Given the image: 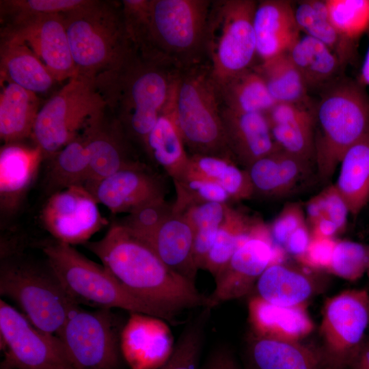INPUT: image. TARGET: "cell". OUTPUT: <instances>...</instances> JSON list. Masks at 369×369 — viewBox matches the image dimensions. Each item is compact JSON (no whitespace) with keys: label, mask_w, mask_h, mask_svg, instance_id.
<instances>
[{"label":"cell","mask_w":369,"mask_h":369,"mask_svg":"<svg viewBox=\"0 0 369 369\" xmlns=\"http://www.w3.org/2000/svg\"><path fill=\"white\" fill-rule=\"evenodd\" d=\"M130 292L163 313L173 323L182 311L207 307L195 284L169 269L152 247L113 222L99 240L84 243Z\"/></svg>","instance_id":"cell-1"},{"label":"cell","mask_w":369,"mask_h":369,"mask_svg":"<svg viewBox=\"0 0 369 369\" xmlns=\"http://www.w3.org/2000/svg\"><path fill=\"white\" fill-rule=\"evenodd\" d=\"M180 71L133 51L120 67L94 79L106 109L129 141L144 151L150 133L174 95Z\"/></svg>","instance_id":"cell-2"},{"label":"cell","mask_w":369,"mask_h":369,"mask_svg":"<svg viewBox=\"0 0 369 369\" xmlns=\"http://www.w3.org/2000/svg\"><path fill=\"white\" fill-rule=\"evenodd\" d=\"M345 75L322 90L314 102L315 165L328 181L346 151L369 133V96Z\"/></svg>","instance_id":"cell-3"},{"label":"cell","mask_w":369,"mask_h":369,"mask_svg":"<svg viewBox=\"0 0 369 369\" xmlns=\"http://www.w3.org/2000/svg\"><path fill=\"white\" fill-rule=\"evenodd\" d=\"M76 76L94 80L120 67L134 51L128 40L122 6L87 0L63 13Z\"/></svg>","instance_id":"cell-4"},{"label":"cell","mask_w":369,"mask_h":369,"mask_svg":"<svg viewBox=\"0 0 369 369\" xmlns=\"http://www.w3.org/2000/svg\"><path fill=\"white\" fill-rule=\"evenodd\" d=\"M210 0H151L140 55L182 70L206 62Z\"/></svg>","instance_id":"cell-5"},{"label":"cell","mask_w":369,"mask_h":369,"mask_svg":"<svg viewBox=\"0 0 369 369\" xmlns=\"http://www.w3.org/2000/svg\"><path fill=\"white\" fill-rule=\"evenodd\" d=\"M221 109L218 89L206 62L179 72L174 113L191 155L217 156L234 161L226 144Z\"/></svg>","instance_id":"cell-6"},{"label":"cell","mask_w":369,"mask_h":369,"mask_svg":"<svg viewBox=\"0 0 369 369\" xmlns=\"http://www.w3.org/2000/svg\"><path fill=\"white\" fill-rule=\"evenodd\" d=\"M47 264L77 305L96 309L120 308L166 320L165 315L130 292L102 264L72 245L57 241L43 247Z\"/></svg>","instance_id":"cell-7"},{"label":"cell","mask_w":369,"mask_h":369,"mask_svg":"<svg viewBox=\"0 0 369 369\" xmlns=\"http://www.w3.org/2000/svg\"><path fill=\"white\" fill-rule=\"evenodd\" d=\"M254 0L212 1L206 38V62L217 87L253 67L257 57Z\"/></svg>","instance_id":"cell-8"},{"label":"cell","mask_w":369,"mask_h":369,"mask_svg":"<svg viewBox=\"0 0 369 369\" xmlns=\"http://www.w3.org/2000/svg\"><path fill=\"white\" fill-rule=\"evenodd\" d=\"M0 294L14 301L36 327L55 336L78 305L49 266L42 268L19 258L1 260Z\"/></svg>","instance_id":"cell-9"},{"label":"cell","mask_w":369,"mask_h":369,"mask_svg":"<svg viewBox=\"0 0 369 369\" xmlns=\"http://www.w3.org/2000/svg\"><path fill=\"white\" fill-rule=\"evenodd\" d=\"M105 110L94 81L75 76L40 108L31 137L49 159L72 141L89 120Z\"/></svg>","instance_id":"cell-10"},{"label":"cell","mask_w":369,"mask_h":369,"mask_svg":"<svg viewBox=\"0 0 369 369\" xmlns=\"http://www.w3.org/2000/svg\"><path fill=\"white\" fill-rule=\"evenodd\" d=\"M56 336L76 369H118L121 344L111 310L89 311L77 305Z\"/></svg>","instance_id":"cell-11"},{"label":"cell","mask_w":369,"mask_h":369,"mask_svg":"<svg viewBox=\"0 0 369 369\" xmlns=\"http://www.w3.org/2000/svg\"><path fill=\"white\" fill-rule=\"evenodd\" d=\"M0 331L5 353L1 369H76L57 336L36 327L2 299Z\"/></svg>","instance_id":"cell-12"},{"label":"cell","mask_w":369,"mask_h":369,"mask_svg":"<svg viewBox=\"0 0 369 369\" xmlns=\"http://www.w3.org/2000/svg\"><path fill=\"white\" fill-rule=\"evenodd\" d=\"M369 328V292L344 290L328 298L320 325V346L333 369H347Z\"/></svg>","instance_id":"cell-13"},{"label":"cell","mask_w":369,"mask_h":369,"mask_svg":"<svg viewBox=\"0 0 369 369\" xmlns=\"http://www.w3.org/2000/svg\"><path fill=\"white\" fill-rule=\"evenodd\" d=\"M279 260L277 246L269 227L260 221L252 236L234 254L222 273L215 279V287L207 296L211 310L225 302L249 295L269 266Z\"/></svg>","instance_id":"cell-14"},{"label":"cell","mask_w":369,"mask_h":369,"mask_svg":"<svg viewBox=\"0 0 369 369\" xmlns=\"http://www.w3.org/2000/svg\"><path fill=\"white\" fill-rule=\"evenodd\" d=\"M98 204L85 187H71L51 194L40 217L55 241L84 244L107 223Z\"/></svg>","instance_id":"cell-15"},{"label":"cell","mask_w":369,"mask_h":369,"mask_svg":"<svg viewBox=\"0 0 369 369\" xmlns=\"http://www.w3.org/2000/svg\"><path fill=\"white\" fill-rule=\"evenodd\" d=\"M1 37L27 44L57 81L76 76L62 14H44L5 25Z\"/></svg>","instance_id":"cell-16"},{"label":"cell","mask_w":369,"mask_h":369,"mask_svg":"<svg viewBox=\"0 0 369 369\" xmlns=\"http://www.w3.org/2000/svg\"><path fill=\"white\" fill-rule=\"evenodd\" d=\"M105 112L89 120L81 133L90 160V177L85 187L87 190L117 172L146 165L134 155L118 122L113 117L107 120Z\"/></svg>","instance_id":"cell-17"},{"label":"cell","mask_w":369,"mask_h":369,"mask_svg":"<svg viewBox=\"0 0 369 369\" xmlns=\"http://www.w3.org/2000/svg\"><path fill=\"white\" fill-rule=\"evenodd\" d=\"M166 189L161 176L144 165L117 172L88 191L111 213L128 214L146 203L165 198Z\"/></svg>","instance_id":"cell-18"},{"label":"cell","mask_w":369,"mask_h":369,"mask_svg":"<svg viewBox=\"0 0 369 369\" xmlns=\"http://www.w3.org/2000/svg\"><path fill=\"white\" fill-rule=\"evenodd\" d=\"M163 320L133 313L121 340L122 353L131 369H157L171 355L175 343Z\"/></svg>","instance_id":"cell-19"},{"label":"cell","mask_w":369,"mask_h":369,"mask_svg":"<svg viewBox=\"0 0 369 369\" xmlns=\"http://www.w3.org/2000/svg\"><path fill=\"white\" fill-rule=\"evenodd\" d=\"M221 114L228 148L234 161L245 169L279 150L265 113L238 112L221 106Z\"/></svg>","instance_id":"cell-20"},{"label":"cell","mask_w":369,"mask_h":369,"mask_svg":"<svg viewBox=\"0 0 369 369\" xmlns=\"http://www.w3.org/2000/svg\"><path fill=\"white\" fill-rule=\"evenodd\" d=\"M44 154L37 146L20 142L4 144L0 150V210L14 215L33 184Z\"/></svg>","instance_id":"cell-21"},{"label":"cell","mask_w":369,"mask_h":369,"mask_svg":"<svg viewBox=\"0 0 369 369\" xmlns=\"http://www.w3.org/2000/svg\"><path fill=\"white\" fill-rule=\"evenodd\" d=\"M257 57L260 62L286 53L301 37L293 2L258 1L254 16Z\"/></svg>","instance_id":"cell-22"},{"label":"cell","mask_w":369,"mask_h":369,"mask_svg":"<svg viewBox=\"0 0 369 369\" xmlns=\"http://www.w3.org/2000/svg\"><path fill=\"white\" fill-rule=\"evenodd\" d=\"M247 369H333L320 346L286 342L249 333L246 348Z\"/></svg>","instance_id":"cell-23"},{"label":"cell","mask_w":369,"mask_h":369,"mask_svg":"<svg viewBox=\"0 0 369 369\" xmlns=\"http://www.w3.org/2000/svg\"><path fill=\"white\" fill-rule=\"evenodd\" d=\"M247 312L250 333L261 338L301 342L314 329L306 305H276L255 295L249 299Z\"/></svg>","instance_id":"cell-24"},{"label":"cell","mask_w":369,"mask_h":369,"mask_svg":"<svg viewBox=\"0 0 369 369\" xmlns=\"http://www.w3.org/2000/svg\"><path fill=\"white\" fill-rule=\"evenodd\" d=\"M265 114L279 149L315 165L312 110L291 104L276 103Z\"/></svg>","instance_id":"cell-25"},{"label":"cell","mask_w":369,"mask_h":369,"mask_svg":"<svg viewBox=\"0 0 369 369\" xmlns=\"http://www.w3.org/2000/svg\"><path fill=\"white\" fill-rule=\"evenodd\" d=\"M321 282L311 272L284 262L267 267L256 284V295L276 305L299 307L307 303L322 288Z\"/></svg>","instance_id":"cell-26"},{"label":"cell","mask_w":369,"mask_h":369,"mask_svg":"<svg viewBox=\"0 0 369 369\" xmlns=\"http://www.w3.org/2000/svg\"><path fill=\"white\" fill-rule=\"evenodd\" d=\"M193 236L185 218L174 212L145 242L169 269L195 284L199 269L194 260Z\"/></svg>","instance_id":"cell-27"},{"label":"cell","mask_w":369,"mask_h":369,"mask_svg":"<svg viewBox=\"0 0 369 369\" xmlns=\"http://www.w3.org/2000/svg\"><path fill=\"white\" fill-rule=\"evenodd\" d=\"M185 148L175 118L174 93L147 138L144 152L174 180L187 173L190 155Z\"/></svg>","instance_id":"cell-28"},{"label":"cell","mask_w":369,"mask_h":369,"mask_svg":"<svg viewBox=\"0 0 369 369\" xmlns=\"http://www.w3.org/2000/svg\"><path fill=\"white\" fill-rule=\"evenodd\" d=\"M312 164L277 150L246 168L254 194L283 196L292 191L308 172Z\"/></svg>","instance_id":"cell-29"},{"label":"cell","mask_w":369,"mask_h":369,"mask_svg":"<svg viewBox=\"0 0 369 369\" xmlns=\"http://www.w3.org/2000/svg\"><path fill=\"white\" fill-rule=\"evenodd\" d=\"M300 73L309 92L318 94L344 76L338 57L320 41L305 35L286 53Z\"/></svg>","instance_id":"cell-30"},{"label":"cell","mask_w":369,"mask_h":369,"mask_svg":"<svg viewBox=\"0 0 369 369\" xmlns=\"http://www.w3.org/2000/svg\"><path fill=\"white\" fill-rule=\"evenodd\" d=\"M1 79L35 94L48 91L57 81L49 70L25 44L2 38Z\"/></svg>","instance_id":"cell-31"},{"label":"cell","mask_w":369,"mask_h":369,"mask_svg":"<svg viewBox=\"0 0 369 369\" xmlns=\"http://www.w3.org/2000/svg\"><path fill=\"white\" fill-rule=\"evenodd\" d=\"M0 96V137L5 144L31 137L40 109L36 94L6 81Z\"/></svg>","instance_id":"cell-32"},{"label":"cell","mask_w":369,"mask_h":369,"mask_svg":"<svg viewBox=\"0 0 369 369\" xmlns=\"http://www.w3.org/2000/svg\"><path fill=\"white\" fill-rule=\"evenodd\" d=\"M296 22L301 31L327 46L346 68L357 59V48L346 42L333 25L325 0L293 2Z\"/></svg>","instance_id":"cell-33"},{"label":"cell","mask_w":369,"mask_h":369,"mask_svg":"<svg viewBox=\"0 0 369 369\" xmlns=\"http://www.w3.org/2000/svg\"><path fill=\"white\" fill-rule=\"evenodd\" d=\"M340 165L334 184L350 214L357 215L369 201V133L346 151Z\"/></svg>","instance_id":"cell-34"},{"label":"cell","mask_w":369,"mask_h":369,"mask_svg":"<svg viewBox=\"0 0 369 369\" xmlns=\"http://www.w3.org/2000/svg\"><path fill=\"white\" fill-rule=\"evenodd\" d=\"M276 103L297 105L310 110L314 102L298 70L287 53L254 66Z\"/></svg>","instance_id":"cell-35"},{"label":"cell","mask_w":369,"mask_h":369,"mask_svg":"<svg viewBox=\"0 0 369 369\" xmlns=\"http://www.w3.org/2000/svg\"><path fill=\"white\" fill-rule=\"evenodd\" d=\"M221 106L232 111L266 113L276 102L254 66L217 87Z\"/></svg>","instance_id":"cell-36"},{"label":"cell","mask_w":369,"mask_h":369,"mask_svg":"<svg viewBox=\"0 0 369 369\" xmlns=\"http://www.w3.org/2000/svg\"><path fill=\"white\" fill-rule=\"evenodd\" d=\"M260 221L228 205L204 270L216 279L226 269L235 251L252 236Z\"/></svg>","instance_id":"cell-37"},{"label":"cell","mask_w":369,"mask_h":369,"mask_svg":"<svg viewBox=\"0 0 369 369\" xmlns=\"http://www.w3.org/2000/svg\"><path fill=\"white\" fill-rule=\"evenodd\" d=\"M48 160L46 184L51 194L71 187L86 186L90 160L81 133Z\"/></svg>","instance_id":"cell-38"},{"label":"cell","mask_w":369,"mask_h":369,"mask_svg":"<svg viewBox=\"0 0 369 369\" xmlns=\"http://www.w3.org/2000/svg\"><path fill=\"white\" fill-rule=\"evenodd\" d=\"M210 312V308L204 307L188 322L175 343L171 355L157 369H200L206 327Z\"/></svg>","instance_id":"cell-39"},{"label":"cell","mask_w":369,"mask_h":369,"mask_svg":"<svg viewBox=\"0 0 369 369\" xmlns=\"http://www.w3.org/2000/svg\"><path fill=\"white\" fill-rule=\"evenodd\" d=\"M330 20L339 34L357 48L369 29V0H325Z\"/></svg>","instance_id":"cell-40"},{"label":"cell","mask_w":369,"mask_h":369,"mask_svg":"<svg viewBox=\"0 0 369 369\" xmlns=\"http://www.w3.org/2000/svg\"><path fill=\"white\" fill-rule=\"evenodd\" d=\"M87 0L1 1V19L5 25L44 14H63L84 5Z\"/></svg>","instance_id":"cell-41"},{"label":"cell","mask_w":369,"mask_h":369,"mask_svg":"<svg viewBox=\"0 0 369 369\" xmlns=\"http://www.w3.org/2000/svg\"><path fill=\"white\" fill-rule=\"evenodd\" d=\"M369 270V246L350 240L336 241L328 271L354 282Z\"/></svg>","instance_id":"cell-42"},{"label":"cell","mask_w":369,"mask_h":369,"mask_svg":"<svg viewBox=\"0 0 369 369\" xmlns=\"http://www.w3.org/2000/svg\"><path fill=\"white\" fill-rule=\"evenodd\" d=\"M173 182L176 199L172 205L176 213L194 204L210 202L228 204L231 200L226 191L212 181L185 175Z\"/></svg>","instance_id":"cell-43"},{"label":"cell","mask_w":369,"mask_h":369,"mask_svg":"<svg viewBox=\"0 0 369 369\" xmlns=\"http://www.w3.org/2000/svg\"><path fill=\"white\" fill-rule=\"evenodd\" d=\"M173 213V205L161 198L139 206L119 222L133 235L147 241Z\"/></svg>","instance_id":"cell-44"},{"label":"cell","mask_w":369,"mask_h":369,"mask_svg":"<svg viewBox=\"0 0 369 369\" xmlns=\"http://www.w3.org/2000/svg\"><path fill=\"white\" fill-rule=\"evenodd\" d=\"M228 204L203 202L191 204L178 214L182 215L192 227L193 232L208 226H221L223 223Z\"/></svg>","instance_id":"cell-45"},{"label":"cell","mask_w":369,"mask_h":369,"mask_svg":"<svg viewBox=\"0 0 369 369\" xmlns=\"http://www.w3.org/2000/svg\"><path fill=\"white\" fill-rule=\"evenodd\" d=\"M305 223L304 214L299 204L286 205L269 227L274 244L284 247L290 234Z\"/></svg>","instance_id":"cell-46"},{"label":"cell","mask_w":369,"mask_h":369,"mask_svg":"<svg viewBox=\"0 0 369 369\" xmlns=\"http://www.w3.org/2000/svg\"><path fill=\"white\" fill-rule=\"evenodd\" d=\"M219 185L226 191L231 200L249 199L254 195L253 185L247 169H242L232 161Z\"/></svg>","instance_id":"cell-47"},{"label":"cell","mask_w":369,"mask_h":369,"mask_svg":"<svg viewBox=\"0 0 369 369\" xmlns=\"http://www.w3.org/2000/svg\"><path fill=\"white\" fill-rule=\"evenodd\" d=\"M336 241L333 238L312 237L307 251L297 259L310 269L327 271Z\"/></svg>","instance_id":"cell-48"},{"label":"cell","mask_w":369,"mask_h":369,"mask_svg":"<svg viewBox=\"0 0 369 369\" xmlns=\"http://www.w3.org/2000/svg\"><path fill=\"white\" fill-rule=\"evenodd\" d=\"M323 216L333 221L343 232L346 226L347 217L350 213L348 206L337 190L335 184L328 186L320 193Z\"/></svg>","instance_id":"cell-49"},{"label":"cell","mask_w":369,"mask_h":369,"mask_svg":"<svg viewBox=\"0 0 369 369\" xmlns=\"http://www.w3.org/2000/svg\"><path fill=\"white\" fill-rule=\"evenodd\" d=\"M200 369H243L233 353L226 346L213 350Z\"/></svg>","instance_id":"cell-50"},{"label":"cell","mask_w":369,"mask_h":369,"mask_svg":"<svg viewBox=\"0 0 369 369\" xmlns=\"http://www.w3.org/2000/svg\"><path fill=\"white\" fill-rule=\"evenodd\" d=\"M311 240V232L305 223L290 234L284 248L288 254L299 258L305 253Z\"/></svg>","instance_id":"cell-51"},{"label":"cell","mask_w":369,"mask_h":369,"mask_svg":"<svg viewBox=\"0 0 369 369\" xmlns=\"http://www.w3.org/2000/svg\"><path fill=\"white\" fill-rule=\"evenodd\" d=\"M311 226L312 237L333 238L336 234L340 233L336 224L325 216L311 223Z\"/></svg>","instance_id":"cell-52"},{"label":"cell","mask_w":369,"mask_h":369,"mask_svg":"<svg viewBox=\"0 0 369 369\" xmlns=\"http://www.w3.org/2000/svg\"><path fill=\"white\" fill-rule=\"evenodd\" d=\"M347 369H369V335L366 334L351 359Z\"/></svg>","instance_id":"cell-53"},{"label":"cell","mask_w":369,"mask_h":369,"mask_svg":"<svg viewBox=\"0 0 369 369\" xmlns=\"http://www.w3.org/2000/svg\"><path fill=\"white\" fill-rule=\"evenodd\" d=\"M305 212L310 224L323 216L320 194L315 195L306 203Z\"/></svg>","instance_id":"cell-54"},{"label":"cell","mask_w":369,"mask_h":369,"mask_svg":"<svg viewBox=\"0 0 369 369\" xmlns=\"http://www.w3.org/2000/svg\"><path fill=\"white\" fill-rule=\"evenodd\" d=\"M367 33L369 37V29ZM357 81L361 86L364 87L369 85V46L364 64L362 65L359 75Z\"/></svg>","instance_id":"cell-55"},{"label":"cell","mask_w":369,"mask_h":369,"mask_svg":"<svg viewBox=\"0 0 369 369\" xmlns=\"http://www.w3.org/2000/svg\"><path fill=\"white\" fill-rule=\"evenodd\" d=\"M367 275H368V279H369V270L367 272Z\"/></svg>","instance_id":"cell-56"}]
</instances>
